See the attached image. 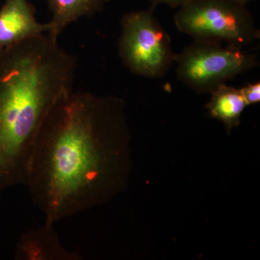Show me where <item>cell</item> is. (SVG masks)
<instances>
[{
  "label": "cell",
  "instance_id": "277c9868",
  "mask_svg": "<svg viewBox=\"0 0 260 260\" xmlns=\"http://www.w3.org/2000/svg\"><path fill=\"white\" fill-rule=\"evenodd\" d=\"M153 8L123 16L118 47L121 60L132 73L160 78L175 63L177 54L169 34L154 16Z\"/></svg>",
  "mask_w": 260,
  "mask_h": 260
},
{
  "label": "cell",
  "instance_id": "5b68a950",
  "mask_svg": "<svg viewBox=\"0 0 260 260\" xmlns=\"http://www.w3.org/2000/svg\"><path fill=\"white\" fill-rule=\"evenodd\" d=\"M181 83L198 93L213 91L227 80L255 68L257 56L220 43L194 40L176 55Z\"/></svg>",
  "mask_w": 260,
  "mask_h": 260
},
{
  "label": "cell",
  "instance_id": "6da1fadb",
  "mask_svg": "<svg viewBox=\"0 0 260 260\" xmlns=\"http://www.w3.org/2000/svg\"><path fill=\"white\" fill-rule=\"evenodd\" d=\"M132 167L124 101L71 90L38 132L25 185L46 222L54 224L123 192Z\"/></svg>",
  "mask_w": 260,
  "mask_h": 260
},
{
  "label": "cell",
  "instance_id": "ba28073f",
  "mask_svg": "<svg viewBox=\"0 0 260 260\" xmlns=\"http://www.w3.org/2000/svg\"><path fill=\"white\" fill-rule=\"evenodd\" d=\"M108 2L109 0H47L51 13L48 34L57 39L70 24L83 17L95 14Z\"/></svg>",
  "mask_w": 260,
  "mask_h": 260
},
{
  "label": "cell",
  "instance_id": "52a82bcc",
  "mask_svg": "<svg viewBox=\"0 0 260 260\" xmlns=\"http://www.w3.org/2000/svg\"><path fill=\"white\" fill-rule=\"evenodd\" d=\"M16 260H82L76 251H70L61 244L54 224L45 222L42 226L24 233L16 245Z\"/></svg>",
  "mask_w": 260,
  "mask_h": 260
},
{
  "label": "cell",
  "instance_id": "8992f818",
  "mask_svg": "<svg viewBox=\"0 0 260 260\" xmlns=\"http://www.w3.org/2000/svg\"><path fill=\"white\" fill-rule=\"evenodd\" d=\"M49 23H40L28 0H5L0 10V49L49 31Z\"/></svg>",
  "mask_w": 260,
  "mask_h": 260
},
{
  "label": "cell",
  "instance_id": "7c38bea8",
  "mask_svg": "<svg viewBox=\"0 0 260 260\" xmlns=\"http://www.w3.org/2000/svg\"><path fill=\"white\" fill-rule=\"evenodd\" d=\"M234 1L237 2V3H240V4L246 5L248 3L254 1V0H234Z\"/></svg>",
  "mask_w": 260,
  "mask_h": 260
},
{
  "label": "cell",
  "instance_id": "7a4b0ae2",
  "mask_svg": "<svg viewBox=\"0 0 260 260\" xmlns=\"http://www.w3.org/2000/svg\"><path fill=\"white\" fill-rule=\"evenodd\" d=\"M77 59L43 34L0 49V191L25 185L39 129L73 90Z\"/></svg>",
  "mask_w": 260,
  "mask_h": 260
},
{
  "label": "cell",
  "instance_id": "3957f363",
  "mask_svg": "<svg viewBox=\"0 0 260 260\" xmlns=\"http://www.w3.org/2000/svg\"><path fill=\"white\" fill-rule=\"evenodd\" d=\"M176 26L194 40L242 49L259 39L246 5L234 0H189L174 16Z\"/></svg>",
  "mask_w": 260,
  "mask_h": 260
},
{
  "label": "cell",
  "instance_id": "8fae6325",
  "mask_svg": "<svg viewBox=\"0 0 260 260\" xmlns=\"http://www.w3.org/2000/svg\"><path fill=\"white\" fill-rule=\"evenodd\" d=\"M151 3L152 7L156 6L158 5H167L172 8H181L186 4L189 0H149Z\"/></svg>",
  "mask_w": 260,
  "mask_h": 260
},
{
  "label": "cell",
  "instance_id": "9c48e42d",
  "mask_svg": "<svg viewBox=\"0 0 260 260\" xmlns=\"http://www.w3.org/2000/svg\"><path fill=\"white\" fill-rule=\"evenodd\" d=\"M210 93L211 98L206 106L210 115L221 121L228 132L239 126L242 113L248 106L240 89L223 83Z\"/></svg>",
  "mask_w": 260,
  "mask_h": 260
},
{
  "label": "cell",
  "instance_id": "30bf717a",
  "mask_svg": "<svg viewBox=\"0 0 260 260\" xmlns=\"http://www.w3.org/2000/svg\"><path fill=\"white\" fill-rule=\"evenodd\" d=\"M241 91L248 106L256 104L260 101V83H249L240 88Z\"/></svg>",
  "mask_w": 260,
  "mask_h": 260
}]
</instances>
